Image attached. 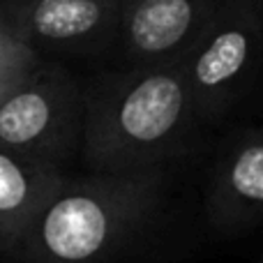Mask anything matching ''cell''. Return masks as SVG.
I'll return each instance as SVG.
<instances>
[{
  "label": "cell",
  "mask_w": 263,
  "mask_h": 263,
  "mask_svg": "<svg viewBox=\"0 0 263 263\" xmlns=\"http://www.w3.org/2000/svg\"><path fill=\"white\" fill-rule=\"evenodd\" d=\"M120 0H32L0 21L32 53L72 65H104L118 30Z\"/></svg>",
  "instance_id": "cell-6"
},
{
  "label": "cell",
  "mask_w": 263,
  "mask_h": 263,
  "mask_svg": "<svg viewBox=\"0 0 263 263\" xmlns=\"http://www.w3.org/2000/svg\"><path fill=\"white\" fill-rule=\"evenodd\" d=\"M180 63L210 136L250 120L263 79V0H224Z\"/></svg>",
  "instance_id": "cell-3"
},
{
  "label": "cell",
  "mask_w": 263,
  "mask_h": 263,
  "mask_svg": "<svg viewBox=\"0 0 263 263\" xmlns=\"http://www.w3.org/2000/svg\"><path fill=\"white\" fill-rule=\"evenodd\" d=\"M224 0H120L118 30L106 67L180 60Z\"/></svg>",
  "instance_id": "cell-7"
},
{
  "label": "cell",
  "mask_w": 263,
  "mask_h": 263,
  "mask_svg": "<svg viewBox=\"0 0 263 263\" xmlns=\"http://www.w3.org/2000/svg\"><path fill=\"white\" fill-rule=\"evenodd\" d=\"M256 111H263V79H261V88H259V100H256Z\"/></svg>",
  "instance_id": "cell-11"
},
{
  "label": "cell",
  "mask_w": 263,
  "mask_h": 263,
  "mask_svg": "<svg viewBox=\"0 0 263 263\" xmlns=\"http://www.w3.org/2000/svg\"><path fill=\"white\" fill-rule=\"evenodd\" d=\"M173 176L176 168L69 173L5 261H123L164 215Z\"/></svg>",
  "instance_id": "cell-2"
},
{
  "label": "cell",
  "mask_w": 263,
  "mask_h": 263,
  "mask_svg": "<svg viewBox=\"0 0 263 263\" xmlns=\"http://www.w3.org/2000/svg\"><path fill=\"white\" fill-rule=\"evenodd\" d=\"M67 176L63 168L0 145V259L14 250Z\"/></svg>",
  "instance_id": "cell-8"
},
{
  "label": "cell",
  "mask_w": 263,
  "mask_h": 263,
  "mask_svg": "<svg viewBox=\"0 0 263 263\" xmlns=\"http://www.w3.org/2000/svg\"><path fill=\"white\" fill-rule=\"evenodd\" d=\"M83 139V77L69 63L32 60L0 90V145L79 171Z\"/></svg>",
  "instance_id": "cell-4"
},
{
  "label": "cell",
  "mask_w": 263,
  "mask_h": 263,
  "mask_svg": "<svg viewBox=\"0 0 263 263\" xmlns=\"http://www.w3.org/2000/svg\"><path fill=\"white\" fill-rule=\"evenodd\" d=\"M259 263H263V256H261V261H259Z\"/></svg>",
  "instance_id": "cell-12"
},
{
  "label": "cell",
  "mask_w": 263,
  "mask_h": 263,
  "mask_svg": "<svg viewBox=\"0 0 263 263\" xmlns=\"http://www.w3.org/2000/svg\"><path fill=\"white\" fill-rule=\"evenodd\" d=\"M32 51L12 35L7 26L0 21V90L32 60Z\"/></svg>",
  "instance_id": "cell-9"
},
{
  "label": "cell",
  "mask_w": 263,
  "mask_h": 263,
  "mask_svg": "<svg viewBox=\"0 0 263 263\" xmlns=\"http://www.w3.org/2000/svg\"><path fill=\"white\" fill-rule=\"evenodd\" d=\"M203 213L219 236L236 238L263 224V125L224 129L208 148Z\"/></svg>",
  "instance_id": "cell-5"
},
{
  "label": "cell",
  "mask_w": 263,
  "mask_h": 263,
  "mask_svg": "<svg viewBox=\"0 0 263 263\" xmlns=\"http://www.w3.org/2000/svg\"><path fill=\"white\" fill-rule=\"evenodd\" d=\"M28 3H32V0H0V16H9L16 9L26 7Z\"/></svg>",
  "instance_id": "cell-10"
},
{
  "label": "cell",
  "mask_w": 263,
  "mask_h": 263,
  "mask_svg": "<svg viewBox=\"0 0 263 263\" xmlns=\"http://www.w3.org/2000/svg\"><path fill=\"white\" fill-rule=\"evenodd\" d=\"M213 139L196 118L180 60L100 65L83 77L79 171L180 168L205 157Z\"/></svg>",
  "instance_id": "cell-1"
}]
</instances>
